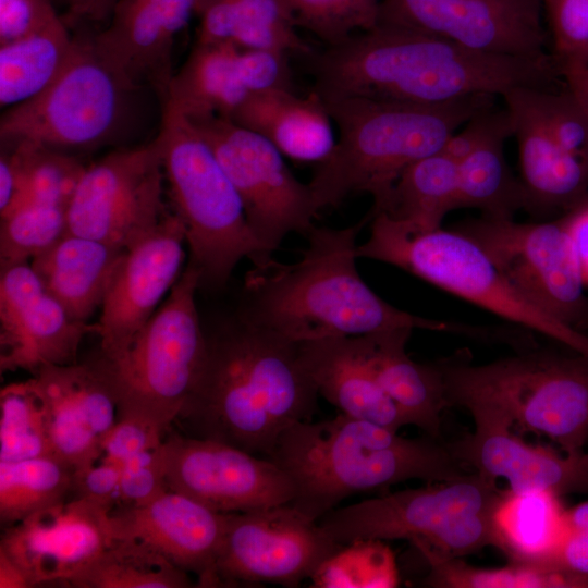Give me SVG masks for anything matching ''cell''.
Instances as JSON below:
<instances>
[{
  "mask_svg": "<svg viewBox=\"0 0 588 588\" xmlns=\"http://www.w3.org/2000/svg\"><path fill=\"white\" fill-rule=\"evenodd\" d=\"M298 344L302 363L319 395L340 413L393 431L407 426L366 362L357 336L326 338Z\"/></svg>",
  "mask_w": 588,
  "mask_h": 588,
  "instance_id": "cell-27",
  "label": "cell"
},
{
  "mask_svg": "<svg viewBox=\"0 0 588 588\" xmlns=\"http://www.w3.org/2000/svg\"><path fill=\"white\" fill-rule=\"evenodd\" d=\"M542 4L558 69L588 65V0H542Z\"/></svg>",
  "mask_w": 588,
  "mask_h": 588,
  "instance_id": "cell-45",
  "label": "cell"
},
{
  "mask_svg": "<svg viewBox=\"0 0 588 588\" xmlns=\"http://www.w3.org/2000/svg\"><path fill=\"white\" fill-rule=\"evenodd\" d=\"M189 121L213 150L242 200L254 235L270 254L289 233L308 234L319 211L313 192L269 140L230 119Z\"/></svg>",
  "mask_w": 588,
  "mask_h": 588,
  "instance_id": "cell-13",
  "label": "cell"
},
{
  "mask_svg": "<svg viewBox=\"0 0 588 588\" xmlns=\"http://www.w3.org/2000/svg\"><path fill=\"white\" fill-rule=\"evenodd\" d=\"M125 252L68 232L29 265L70 317L87 322L101 307Z\"/></svg>",
  "mask_w": 588,
  "mask_h": 588,
  "instance_id": "cell-30",
  "label": "cell"
},
{
  "mask_svg": "<svg viewBox=\"0 0 588 588\" xmlns=\"http://www.w3.org/2000/svg\"><path fill=\"white\" fill-rule=\"evenodd\" d=\"M68 232L65 208L42 204L22 205L1 218V269L28 262Z\"/></svg>",
  "mask_w": 588,
  "mask_h": 588,
  "instance_id": "cell-42",
  "label": "cell"
},
{
  "mask_svg": "<svg viewBox=\"0 0 588 588\" xmlns=\"http://www.w3.org/2000/svg\"><path fill=\"white\" fill-rule=\"evenodd\" d=\"M119 0H53L64 9L61 17L65 24L73 27L83 22L99 23L110 19Z\"/></svg>",
  "mask_w": 588,
  "mask_h": 588,
  "instance_id": "cell-52",
  "label": "cell"
},
{
  "mask_svg": "<svg viewBox=\"0 0 588 588\" xmlns=\"http://www.w3.org/2000/svg\"><path fill=\"white\" fill-rule=\"evenodd\" d=\"M226 513L213 511L180 492L168 490L137 506L109 512L112 539L130 540L157 552L197 576L198 587H218L216 562Z\"/></svg>",
  "mask_w": 588,
  "mask_h": 588,
  "instance_id": "cell-24",
  "label": "cell"
},
{
  "mask_svg": "<svg viewBox=\"0 0 588 588\" xmlns=\"http://www.w3.org/2000/svg\"><path fill=\"white\" fill-rule=\"evenodd\" d=\"M156 139L114 150L86 167L66 208L69 233L127 250L169 212Z\"/></svg>",
  "mask_w": 588,
  "mask_h": 588,
  "instance_id": "cell-14",
  "label": "cell"
},
{
  "mask_svg": "<svg viewBox=\"0 0 588 588\" xmlns=\"http://www.w3.org/2000/svg\"><path fill=\"white\" fill-rule=\"evenodd\" d=\"M512 137L510 114L495 106L487 112L483 130L473 149L458 163L457 209L470 208L482 217L513 219L524 209V194L505 157Z\"/></svg>",
  "mask_w": 588,
  "mask_h": 588,
  "instance_id": "cell-32",
  "label": "cell"
},
{
  "mask_svg": "<svg viewBox=\"0 0 588 588\" xmlns=\"http://www.w3.org/2000/svg\"><path fill=\"white\" fill-rule=\"evenodd\" d=\"M504 491L497 480L471 470L451 480L338 506L317 522L341 544L407 540L417 550L462 558L495 547L494 513Z\"/></svg>",
  "mask_w": 588,
  "mask_h": 588,
  "instance_id": "cell-9",
  "label": "cell"
},
{
  "mask_svg": "<svg viewBox=\"0 0 588 588\" xmlns=\"http://www.w3.org/2000/svg\"><path fill=\"white\" fill-rule=\"evenodd\" d=\"M96 324L70 317L28 262L1 269L0 371L75 364L83 338Z\"/></svg>",
  "mask_w": 588,
  "mask_h": 588,
  "instance_id": "cell-19",
  "label": "cell"
},
{
  "mask_svg": "<svg viewBox=\"0 0 588 588\" xmlns=\"http://www.w3.org/2000/svg\"><path fill=\"white\" fill-rule=\"evenodd\" d=\"M527 95L556 144L588 163V114L567 87H527Z\"/></svg>",
  "mask_w": 588,
  "mask_h": 588,
  "instance_id": "cell-44",
  "label": "cell"
},
{
  "mask_svg": "<svg viewBox=\"0 0 588 588\" xmlns=\"http://www.w3.org/2000/svg\"><path fill=\"white\" fill-rule=\"evenodd\" d=\"M548 492L505 490L494 513L495 547L515 562H560L568 515Z\"/></svg>",
  "mask_w": 588,
  "mask_h": 588,
  "instance_id": "cell-33",
  "label": "cell"
},
{
  "mask_svg": "<svg viewBox=\"0 0 588 588\" xmlns=\"http://www.w3.org/2000/svg\"><path fill=\"white\" fill-rule=\"evenodd\" d=\"M138 89L98 50L93 36H75L57 78L36 97L4 109L2 147L24 142L72 155L101 147L122 130Z\"/></svg>",
  "mask_w": 588,
  "mask_h": 588,
  "instance_id": "cell-10",
  "label": "cell"
},
{
  "mask_svg": "<svg viewBox=\"0 0 588 588\" xmlns=\"http://www.w3.org/2000/svg\"><path fill=\"white\" fill-rule=\"evenodd\" d=\"M184 243V224L169 211L150 234L125 252L95 323L100 354L108 360L123 356L182 274Z\"/></svg>",
  "mask_w": 588,
  "mask_h": 588,
  "instance_id": "cell-18",
  "label": "cell"
},
{
  "mask_svg": "<svg viewBox=\"0 0 588 588\" xmlns=\"http://www.w3.org/2000/svg\"><path fill=\"white\" fill-rule=\"evenodd\" d=\"M559 72L567 89L588 114V65L564 64L559 68Z\"/></svg>",
  "mask_w": 588,
  "mask_h": 588,
  "instance_id": "cell-54",
  "label": "cell"
},
{
  "mask_svg": "<svg viewBox=\"0 0 588 588\" xmlns=\"http://www.w3.org/2000/svg\"><path fill=\"white\" fill-rule=\"evenodd\" d=\"M542 0H382L379 23L494 54L539 58L548 33Z\"/></svg>",
  "mask_w": 588,
  "mask_h": 588,
  "instance_id": "cell-17",
  "label": "cell"
},
{
  "mask_svg": "<svg viewBox=\"0 0 588 588\" xmlns=\"http://www.w3.org/2000/svg\"><path fill=\"white\" fill-rule=\"evenodd\" d=\"M306 58L315 78L313 90L322 100L439 106L480 95L501 97L520 86L553 88L561 78L549 54L487 53L384 23Z\"/></svg>",
  "mask_w": 588,
  "mask_h": 588,
  "instance_id": "cell-1",
  "label": "cell"
},
{
  "mask_svg": "<svg viewBox=\"0 0 588 588\" xmlns=\"http://www.w3.org/2000/svg\"><path fill=\"white\" fill-rule=\"evenodd\" d=\"M58 17L53 0H0V45L38 32Z\"/></svg>",
  "mask_w": 588,
  "mask_h": 588,
  "instance_id": "cell-47",
  "label": "cell"
},
{
  "mask_svg": "<svg viewBox=\"0 0 588 588\" xmlns=\"http://www.w3.org/2000/svg\"><path fill=\"white\" fill-rule=\"evenodd\" d=\"M412 331L397 328L356 336L366 362L407 426L441 441V413L448 408L443 378L436 362L421 364L407 355Z\"/></svg>",
  "mask_w": 588,
  "mask_h": 588,
  "instance_id": "cell-28",
  "label": "cell"
},
{
  "mask_svg": "<svg viewBox=\"0 0 588 588\" xmlns=\"http://www.w3.org/2000/svg\"><path fill=\"white\" fill-rule=\"evenodd\" d=\"M563 217L588 286V198Z\"/></svg>",
  "mask_w": 588,
  "mask_h": 588,
  "instance_id": "cell-53",
  "label": "cell"
},
{
  "mask_svg": "<svg viewBox=\"0 0 588 588\" xmlns=\"http://www.w3.org/2000/svg\"><path fill=\"white\" fill-rule=\"evenodd\" d=\"M310 580L317 588H393L400 584V574L384 541L366 539L343 544Z\"/></svg>",
  "mask_w": 588,
  "mask_h": 588,
  "instance_id": "cell-41",
  "label": "cell"
},
{
  "mask_svg": "<svg viewBox=\"0 0 588 588\" xmlns=\"http://www.w3.org/2000/svg\"><path fill=\"white\" fill-rule=\"evenodd\" d=\"M74 48L63 19L42 29L0 45L1 108L23 103L44 91L61 73Z\"/></svg>",
  "mask_w": 588,
  "mask_h": 588,
  "instance_id": "cell-34",
  "label": "cell"
},
{
  "mask_svg": "<svg viewBox=\"0 0 588 588\" xmlns=\"http://www.w3.org/2000/svg\"><path fill=\"white\" fill-rule=\"evenodd\" d=\"M567 514L569 529L561 550V561L588 572V506Z\"/></svg>",
  "mask_w": 588,
  "mask_h": 588,
  "instance_id": "cell-50",
  "label": "cell"
},
{
  "mask_svg": "<svg viewBox=\"0 0 588 588\" xmlns=\"http://www.w3.org/2000/svg\"><path fill=\"white\" fill-rule=\"evenodd\" d=\"M368 216L343 229L314 226L299 260L254 266L238 310L256 326L294 343L409 328L486 340L489 327L430 319L378 296L356 268V238Z\"/></svg>",
  "mask_w": 588,
  "mask_h": 588,
  "instance_id": "cell-3",
  "label": "cell"
},
{
  "mask_svg": "<svg viewBox=\"0 0 588 588\" xmlns=\"http://www.w3.org/2000/svg\"><path fill=\"white\" fill-rule=\"evenodd\" d=\"M24 188L21 173L7 150L0 158V216L4 218L22 206Z\"/></svg>",
  "mask_w": 588,
  "mask_h": 588,
  "instance_id": "cell-51",
  "label": "cell"
},
{
  "mask_svg": "<svg viewBox=\"0 0 588 588\" xmlns=\"http://www.w3.org/2000/svg\"><path fill=\"white\" fill-rule=\"evenodd\" d=\"M162 456L169 490L221 512H249L287 504L289 475L269 458L235 446L168 430Z\"/></svg>",
  "mask_w": 588,
  "mask_h": 588,
  "instance_id": "cell-16",
  "label": "cell"
},
{
  "mask_svg": "<svg viewBox=\"0 0 588 588\" xmlns=\"http://www.w3.org/2000/svg\"><path fill=\"white\" fill-rule=\"evenodd\" d=\"M429 565L426 586L440 588H588V572L560 562H515L481 568L461 558L418 550Z\"/></svg>",
  "mask_w": 588,
  "mask_h": 588,
  "instance_id": "cell-36",
  "label": "cell"
},
{
  "mask_svg": "<svg viewBox=\"0 0 588 588\" xmlns=\"http://www.w3.org/2000/svg\"><path fill=\"white\" fill-rule=\"evenodd\" d=\"M468 412L474 431L449 444L468 469L494 480L505 479L515 493H588V452L562 456L532 446L513 434L503 416L482 408Z\"/></svg>",
  "mask_w": 588,
  "mask_h": 588,
  "instance_id": "cell-23",
  "label": "cell"
},
{
  "mask_svg": "<svg viewBox=\"0 0 588 588\" xmlns=\"http://www.w3.org/2000/svg\"><path fill=\"white\" fill-rule=\"evenodd\" d=\"M269 460L293 483L289 504L316 522L353 494L413 479L446 481L469 470L440 440L405 438L342 413L291 426Z\"/></svg>",
  "mask_w": 588,
  "mask_h": 588,
  "instance_id": "cell-4",
  "label": "cell"
},
{
  "mask_svg": "<svg viewBox=\"0 0 588 588\" xmlns=\"http://www.w3.org/2000/svg\"><path fill=\"white\" fill-rule=\"evenodd\" d=\"M195 42H228L244 49L308 57L285 0H198Z\"/></svg>",
  "mask_w": 588,
  "mask_h": 588,
  "instance_id": "cell-31",
  "label": "cell"
},
{
  "mask_svg": "<svg viewBox=\"0 0 588 588\" xmlns=\"http://www.w3.org/2000/svg\"><path fill=\"white\" fill-rule=\"evenodd\" d=\"M198 0H119L108 26L93 35L98 50L137 88L166 100L173 77L176 36L196 14Z\"/></svg>",
  "mask_w": 588,
  "mask_h": 588,
  "instance_id": "cell-25",
  "label": "cell"
},
{
  "mask_svg": "<svg viewBox=\"0 0 588 588\" xmlns=\"http://www.w3.org/2000/svg\"><path fill=\"white\" fill-rule=\"evenodd\" d=\"M109 512L87 499H68L4 527L0 549L33 587L68 585L112 542Z\"/></svg>",
  "mask_w": 588,
  "mask_h": 588,
  "instance_id": "cell-21",
  "label": "cell"
},
{
  "mask_svg": "<svg viewBox=\"0 0 588 588\" xmlns=\"http://www.w3.org/2000/svg\"><path fill=\"white\" fill-rule=\"evenodd\" d=\"M269 89H293L287 54L228 42H195L173 74L163 102L189 120L230 119L248 98Z\"/></svg>",
  "mask_w": 588,
  "mask_h": 588,
  "instance_id": "cell-20",
  "label": "cell"
},
{
  "mask_svg": "<svg viewBox=\"0 0 588 588\" xmlns=\"http://www.w3.org/2000/svg\"><path fill=\"white\" fill-rule=\"evenodd\" d=\"M44 393L52 454L74 469L97 461L119 421V402L108 360L45 366L35 376Z\"/></svg>",
  "mask_w": 588,
  "mask_h": 588,
  "instance_id": "cell-22",
  "label": "cell"
},
{
  "mask_svg": "<svg viewBox=\"0 0 588 588\" xmlns=\"http://www.w3.org/2000/svg\"><path fill=\"white\" fill-rule=\"evenodd\" d=\"M164 432L137 418H120L107 436L102 456L123 465L132 457L162 443Z\"/></svg>",
  "mask_w": 588,
  "mask_h": 588,
  "instance_id": "cell-49",
  "label": "cell"
},
{
  "mask_svg": "<svg viewBox=\"0 0 588 588\" xmlns=\"http://www.w3.org/2000/svg\"><path fill=\"white\" fill-rule=\"evenodd\" d=\"M74 468L53 454L0 462L2 527L72 498Z\"/></svg>",
  "mask_w": 588,
  "mask_h": 588,
  "instance_id": "cell-37",
  "label": "cell"
},
{
  "mask_svg": "<svg viewBox=\"0 0 588 588\" xmlns=\"http://www.w3.org/2000/svg\"><path fill=\"white\" fill-rule=\"evenodd\" d=\"M122 466L103 457L74 469L72 498L98 503L108 510L120 504Z\"/></svg>",
  "mask_w": 588,
  "mask_h": 588,
  "instance_id": "cell-48",
  "label": "cell"
},
{
  "mask_svg": "<svg viewBox=\"0 0 588 588\" xmlns=\"http://www.w3.org/2000/svg\"><path fill=\"white\" fill-rule=\"evenodd\" d=\"M382 0H285L297 27L318 37L327 47L376 27Z\"/></svg>",
  "mask_w": 588,
  "mask_h": 588,
  "instance_id": "cell-43",
  "label": "cell"
},
{
  "mask_svg": "<svg viewBox=\"0 0 588 588\" xmlns=\"http://www.w3.org/2000/svg\"><path fill=\"white\" fill-rule=\"evenodd\" d=\"M357 257L397 267L529 332L588 357V332L546 311L518 291L482 248L455 229L416 230L381 212Z\"/></svg>",
  "mask_w": 588,
  "mask_h": 588,
  "instance_id": "cell-8",
  "label": "cell"
},
{
  "mask_svg": "<svg viewBox=\"0 0 588 588\" xmlns=\"http://www.w3.org/2000/svg\"><path fill=\"white\" fill-rule=\"evenodd\" d=\"M29 578L20 565L0 549V588H29Z\"/></svg>",
  "mask_w": 588,
  "mask_h": 588,
  "instance_id": "cell-55",
  "label": "cell"
},
{
  "mask_svg": "<svg viewBox=\"0 0 588 588\" xmlns=\"http://www.w3.org/2000/svg\"><path fill=\"white\" fill-rule=\"evenodd\" d=\"M494 97L480 95L439 106L368 98L323 100L339 137L330 155L316 163L308 183L317 209L367 193L373 199L369 217L379 213L402 172L442 150L474 114L494 105Z\"/></svg>",
  "mask_w": 588,
  "mask_h": 588,
  "instance_id": "cell-5",
  "label": "cell"
},
{
  "mask_svg": "<svg viewBox=\"0 0 588 588\" xmlns=\"http://www.w3.org/2000/svg\"><path fill=\"white\" fill-rule=\"evenodd\" d=\"M161 444L122 465L119 505H143L169 490Z\"/></svg>",
  "mask_w": 588,
  "mask_h": 588,
  "instance_id": "cell-46",
  "label": "cell"
},
{
  "mask_svg": "<svg viewBox=\"0 0 588 588\" xmlns=\"http://www.w3.org/2000/svg\"><path fill=\"white\" fill-rule=\"evenodd\" d=\"M476 242L526 297L588 332V296L563 217L537 222L480 216L453 226Z\"/></svg>",
  "mask_w": 588,
  "mask_h": 588,
  "instance_id": "cell-12",
  "label": "cell"
},
{
  "mask_svg": "<svg viewBox=\"0 0 588 588\" xmlns=\"http://www.w3.org/2000/svg\"><path fill=\"white\" fill-rule=\"evenodd\" d=\"M4 150L11 155L22 176V205L68 208L86 170L81 160L72 154L24 142L7 146Z\"/></svg>",
  "mask_w": 588,
  "mask_h": 588,
  "instance_id": "cell-40",
  "label": "cell"
},
{
  "mask_svg": "<svg viewBox=\"0 0 588 588\" xmlns=\"http://www.w3.org/2000/svg\"><path fill=\"white\" fill-rule=\"evenodd\" d=\"M52 454L44 393L35 377L0 392V462Z\"/></svg>",
  "mask_w": 588,
  "mask_h": 588,
  "instance_id": "cell-39",
  "label": "cell"
},
{
  "mask_svg": "<svg viewBox=\"0 0 588 588\" xmlns=\"http://www.w3.org/2000/svg\"><path fill=\"white\" fill-rule=\"evenodd\" d=\"M448 407L482 408L543 434L568 455L588 445V357L534 347L474 365L461 353L436 362Z\"/></svg>",
  "mask_w": 588,
  "mask_h": 588,
  "instance_id": "cell-6",
  "label": "cell"
},
{
  "mask_svg": "<svg viewBox=\"0 0 588 588\" xmlns=\"http://www.w3.org/2000/svg\"><path fill=\"white\" fill-rule=\"evenodd\" d=\"M205 333L197 380L173 425L269 458L281 434L317 411L319 393L299 344L238 313Z\"/></svg>",
  "mask_w": 588,
  "mask_h": 588,
  "instance_id": "cell-2",
  "label": "cell"
},
{
  "mask_svg": "<svg viewBox=\"0 0 588 588\" xmlns=\"http://www.w3.org/2000/svg\"><path fill=\"white\" fill-rule=\"evenodd\" d=\"M269 140L283 156L318 163L335 145L332 119L314 90L305 97L293 89H269L253 95L230 118Z\"/></svg>",
  "mask_w": 588,
  "mask_h": 588,
  "instance_id": "cell-29",
  "label": "cell"
},
{
  "mask_svg": "<svg viewBox=\"0 0 588 588\" xmlns=\"http://www.w3.org/2000/svg\"><path fill=\"white\" fill-rule=\"evenodd\" d=\"M75 588H186L192 579L151 549L130 540L112 542L70 579Z\"/></svg>",
  "mask_w": 588,
  "mask_h": 588,
  "instance_id": "cell-38",
  "label": "cell"
},
{
  "mask_svg": "<svg viewBox=\"0 0 588 588\" xmlns=\"http://www.w3.org/2000/svg\"><path fill=\"white\" fill-rule=\"evenodd\" d=\"M458 163L443 149L408 166L395 182L379 213L416 230L441 228L445 216L457 209Z\"/></svg>",
  "mask_w": 588,
  "mask_h": 588,
  "instance_id": "cell-35",
  "label": "cell"
},
{
  "mask_svg": "<svg viewBox=\"0 0 588 588\" xmlns=\"http://www.w3.org/2000/svg\"><path fill=\"white\" fill-rule=\"evenodd\" d=\"M199 286V272L188 262L123 356L115 362L105 357L113 377L120 418L140 419L164 433L176 420L205 354L206 333L195 301Z\"/></svg>",
  "mask_w": 588,
  "mask_h": 588,
  "instance_id": "cell-11",
  "label": "cell"
},
{
  "mask_svg": "<svg viewBox=\"0 0 588 588\" xmlns=\"http://www.w3.org/2000/svg\"><path fill=\"white\" fill-rule=\"evenodd\" d=\"M342 547L289 503L226 513L216 562L218 587L260 583L298 587Z\"/></svg>",
  "mask_w": 588,
  "mask_h": 588,
  "instance_id": "cell-15",
  "label": "cell"
},
{
  "mask_svg": "<svg viewBox=\"0 0 588 588\" xmlns=\"http://www.w3.org/2000/svg\"><path fill=\"white\" fill-rule=\"evenodd\" d=\"M156 142L173 212L185 228L189 264L200 286L220 289L243 258L254 266L272 258L254 235L242 200L213 150L194 124L162 103Z\"/></svg>",
  "mask_w": 588,
  "mask_h": 588,
  "instance_id": "cell-7",
  "label": "cell"
},
{
  "mask_svg": "<svg viewBox=\"0 0 588 588\" xmlns=\"http://www.w3.org/2000/svg\"><path fill=\"white\" fill-rule=\"evenodd\" d=\"M519 160L524 209L537 219H555L588 198V163L560 147L542 124L527 86L504 93Z\"/></svg>",
  "mask_w": 588,
  "mask_h": 588,
  "instance_id": "cell-26",
  "label": "cell"
}]
</instances>
